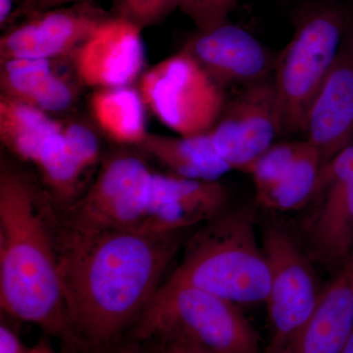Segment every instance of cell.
<instances>
[{
    "label": "cell",
    "instance_id": "cell-30",
    "mask_svg": "<svg viewBox=\"0 0 353 353\" xmlns=\"http://www.w3.org/2000/svg\"><path fill=\"white\" fill-rule=\"evenodd\" d=\"M13 8V0H0V25L3 27L10 17Z\"/></svg>",
    "mask_w": 353,
    "mask_h": 353
},
{
    "label": "cell",
    "instance_id": "cell-28",
    "mask_svg": "<svg viewBox=\"0 0 353 353\" xmlns=\"http://www.w3.org/2000/svg\"><path fill=\"white\" fill-rule=\"evenodd\" d=\"M101 353H157L155 352L154 345L148 341H141L131 339L127 343H114L113 345L102 350Z\"/></svg>",
    "mask_w": 353,
    "mask_h": 353
},
{
    "label": "cell",
    "instance_id": "cell-10",
    "mask_svg": "<svg viewBox=\"0 0 353 353\" xmlns=\"http://www.w3.org/2000/svg\"><path fill=\"white\" fill-rule=\"evenodd\" d=\"M210 134L216 150L232 171L248 174L253 162L282 134L273 76L241 88L227 101Z\"/></svg>",
    "mask_w": 353,
    "mask_h": 353
},
{
    "label": "cell",
    "instance_id": "cell-12",
    "mask_svg": "<svg viewBox=\"0 0 353 353\" xmlns=\"http://www.w3.org/2000/svg\"><path fill=\"white\" fill-rule=\"evenodd\" d=\"M182 50L224 90L234 85L245 88L273 76L276 59L250 32L230 22L208 31L199 30Z\"/></svg>",
    "mask_w": 353,
    "mask_h": 353
},
{
    "label": "cell",
    "instance_id": "cell-22",
    "mask_svg": "<svg viewBox=\"0 0 353 353\" xmlns=\"http://www.w3.org/2000/svg\"><path fill=\"white\" fill-rule=\"evenodd\" d=\"M306 145L305 139L281 141L265 150L248 172L252 178L256 194H262L277 182L301 154Z\"/></svg>",
    "mask_w": 353,
    "mask_h": 353
},
{
    "label": "cell",
    "instance_id": "cell-20",
    "mask_svg": "<svg viewBox=\"0 0 353 353\" xmlns=\"http://www.w3.org/2000/svg\"><path fill=\"white\" fill-rule=\"evenodd\" d=\"M322 165L319 152L307 141L303 152L277 182L256 194L257 202L279 212L305 208L314 196Z\"/></svg>",
    "mask_w": 353,
    "mask_h": 353
},
{
    "label": "cell",
    "instance_id": "cell-26",
    "mask_svg": "<svg viewBox=\"0 0 353 353\" xmlns=\"http://www.w3.org/2000/svg\"><path fill=\"white\" fill-rule=\"evenodd\" d=\"M157 353H212L190 341L169 339V340L152 341Z\"/></svg>",
    "mask_w": 353,
    "mask_h": 353
},
{
    "label": "cell",
    "instance_id": "cell-33",
    "mask_svg": "<svg viewBox=\"0 0 353 353\" xmlns=\"http://www.w3.org/2000/svg\"><path fill=\"white\" fill-rule=\"evenodd\" d=\"M345 268L350 272V275H352L353 278V250L352 255H350V259L348 260L347 264L345 265Z\"/></svg>",
    "mask_w": 353,
    "mask_h": 353
},
{
    "label": "cell",
    "instance_id": "cell-3",
    "mask_svg": "<svg viewBox=\"0 0 353 353\" xmlns=\"http://www.w3.org/2000/svg\"><path fill=\"white\" fill-rule=\"evenodd\" d=\"M169 280L236 304L265 303L270 270L250 208L224 211L190 236Z\"/></svg>",
    "mask_w": 353,
    "mask_h": 353
},
{
    "label": "cell",
    "instance_id": "cell-25",
    "mask_svg": "<svg viewBox=\"0 0 353 353\" xmlns=\"http://www.w3.org/2000/svg\"><path fill=\"white\" fill-rule=\"evenodd\" d=\"M67 145L88 172L94 171L101 158V143L92 130L81 123L63 128Z\"/></svg>",
    "mask_w": 353,
    "mask_h": 353
},
{
    "label": "cell",
    "instance_id": "cell-16",
    "mask_svg": "<svg viewBox=\"0 0 353 353\" xmlns=\"http://www.w3.org/2000/svg\"><path fill=\"white\" fill-rule=\"evenodd\" d=\"M139 148L183 178L216 182L232 171L216 150L210 132L190 137L148 132Z\"/></svg>",
    "mask_w": 353,
    "mask_h": 353
},
{
    "label": "cell",
    "instance_id": "cell-14",
    "mask_svg": "<svg viewBox=\"0 0 353 353\" xmlns=\"http://www.w3.org/2000/svg\"><path fill=\"white\" fill-rule=\"evenodd\" d=\"M305 139L326 164L353 143V29L318 90L304 122Z\"/></svg>",
    "mask_w": 353,
    "mask_h": 353
},
{
    "label": "cell",
    "instance_id": "cell-2",
    "mask_svg": "<svg viewBox=\"0 0 353 353\" xmlns=\"http://www.w3.org/2000/svg\"><path fill=\"white\" fill-rule=\"evenodd\" d=\"M60 213L43 185L12 163L0 166V306L11 317L77 341L67 317L58 259Z\"/></svg>",
    "mask_w": 353,
    "mask_h": 353
},
{
    "label": "cell",
    "instance_id": "cell-6",
    "mask_svg": "<svg viewBox=\"0 0 353 353\" xmlns=\"http://www.w3.org/2000/svg\"><path fill=\"white\" fill-rule=\"evenodd\" d=\"M153 171L145 158L119 150L104 158L83 196L60 213L66 226L158 233L153 206Z\"/></svg>",
    "mask_w": 353,
    "mask_h": 353
},
{
    "label": "cell",
    "instance_id": "cell-9",
    "mask_svg": "<svg viewBox=\"0 0 353 353\" xmlns=\"http://www.w3.org/2000/svg\"><path fill=\"white\" fill-rule=\"evenodd\" d=\"M311 202L301 223L304 250L336 275L353 250V143L322 165Z\"/></svg>",
    "mask_w": 353,
    "mask_h": 353
},
{
    "label": "cell",
    "instance_id": "cell-31",
    "mask_svg": "<svg viewBox=\"0 0 353 353\" xmlns=\"http://www.w3.org/2000/svg\"><path fill=\"white\" fill-rule=\"evenodd\" d=\"M30 353H54L46 343H41L34 348H32Z\"/></svg>",
    "mask_w": 353,
    "mask_h": 353
},
{
    "label": "cell",
    "instance_id": "cell-1",
    "mask_svg": "<svg viewBox=\"0 0 353 353\" xmlns=\"http://www.w3.org/2000/svg\"><path fill=\"white\" fill-rule=\"evenodd\" d=\"M185 232L81 230L60 219V280L77 343L105 350L131 331L161 287Z\"/></svg>",
    "mask_w": 353,
    "mask_h": 353
},
{
    "label": "cell",
    "instance_id": "cell-27",
    "mask_svg": "<svg viewBox=\"0 0 353 353\" xmlns=\"http://www.w3.org/2000/svg\"><path fill=\"white\" fill-rule=\"evenodd\" d=\"M20 336L8 325H0V353H30Z\"/></svg>",
    "mask_w": 353,
    "mask_h": 353
},
{
    "label": "cell",
    "instance_id": "cell-19",
    "mask_svg": "<svg viewBox=\"0 0 353 353\" xmlns=\"http://www.w3.org/2000/svg\"><path fill=\"white\" fill-rule=\"evenodd\" d=\"M145 102L131 87L101 88L90 99V110L101 131L114 143L141 145L146 131Z\"/></svg>",
    "mask_w": 353,
    "mask_h": 353
},
{
    "label": "cell",
    "instance_id": "cell-7",
    "mask_svg": "<svg viewBox=\"0 0 353 353\" xmlns=\"http://www.w3.org/2000/svg\"><path fill=\"white\" fill-rule=\"evenodd\" d=\"M260 240L270 270L265 301L270 336L264 353H288L317 307L323 290L312 260L284 225L269 221Z\"/></svg>",
    "mask_w": 353,
    "mask_h": 353
},
{
    "label": "cell",
    "instance_id": "cell-29",
    "mask_svg": "<svg viewBox=\"0 0 353 353\" xmlns=\"http://www.w3.org/2000/svg\"><path fill=\"white\" fill-rule=\"evenodd\" d=\"M72 1H85V0H32L31 6L36 12H39V11L48 10L50 7Z\"/></svg>",
    "mask_w": 353,
    "mask_h": 353
},
{
    "label": "cell",
    "instance_id": "cell-32",
    "mask_svg": "<svg viewBox=\"0 0 353 353\" xmlns=\"http://www.w3.org/2000/svg\"><path fill=\"white\" fill-rule=\"evenodd\" d=\"M341 353H353V333L350 336V341H347V345L343 348Z\"/></svg>",
    "mask_w": 353,
    "mask_h": 353
},
{
    "label": "cell",
    "instance_id": "cell-15",
    "mask_svg": "<svg viewBox=\"0 0 353 353\" xmlns=\"http://www.w3.org/2000/svg\"><path fill=\"white\" fill-rule=\"evenodd\" d=\"M353 333V278L339 272L288 353H341Z\"/></svg>",
    "mask_w": 353,
    "mask_h": 353
},
{
    "label": "cell",
    "instance_id": "cell-5",
    "mask_svg": "<svg viewBox=\"0 0 353 353\" xmlns=\"http://www.w3.org/2000/svg\"><path fill=\"white\" fill-rule=\"evenodd\" d=\"M294 26L273 71L282 134L303 132L309 108L350 27L343 7L330 1L305 4L297 11Z\"/></svg>",
    "mask_w": 353,
    "mask_h": 353
},
{
    "label": "cell",
    "instance_id": "cell-4",
    "mask_svg": "<svg viewBox=\"0 0 353 353\" xmlns=\"http://www.w3.org/2000/svg\"><path fill=\"white\" fill-rule=\"evenodd\" d=\"M130 332L134 340L178 339L212 353H264L239 304L169 279Z\"/></svg>",
    "mask_w": 353,
    "mask_h": 353
},
{
    "label": "cell",
    "instance_id": "cell-8",
    "mask_svg": "<svg viewBox=\"0 0 353 353\" xmlns=\"http://www.w3.org/2000/svg\"><path fill=\"white\" fill-rule=\"evenodd\" d=\"M139 85L145 105L179 136L210 132L227 103L225 90L183 50L145 71Z\"/></svg>",
    "mask_w": 353,
    "mask_h": 353
},
{
    "label": "cell",
    "instance_id": "cell-13",
    "mask_svg": "<svg viewBox=\"0 0 353 353\" xmlns=\"http://www.w3.org/2000/svg\"><path fill=\"white\" fill-rule=\"evenodd\" d=\"M138 26L111 16L75 51L77 75L88 87H130L143 75L145 48Z\"/></svg>",
    "mask_w": 353,
    "mask_h": 353
},
{
    "label": "cell",
    "instance_id": "cell-21",
    "mask_svg": "<svg viewBox=\"0 0 353 353\" xmlns=\"http://www.w3.org/2000/svg\"><path fill=\"white\" fill-rule=\"evenodd\" d=\"M57 77L50 60H4L0 70L1 94L37 108Z\"/></svg>",
    "mask_w": 353,
    "mask_h": 353
},
{
    "label": "cell",
    "instance_id": "cell-24",
    "mask_svg": "<svg viewBox=\"0 0 353 353\" xmlns=\"http://www.w3.org/2000/svg\"><path fill=\"white\" fill-rule=\"evenodd\" d=\"M239 0H181L179 9L187 15L199 31H208L230 22V14Z\"/></svg>",
    "mask_w": 353,
    "mask_h": 353
},
{
    "label": "cell",
    "instance_id": "cell-11",
    "mask_svg": "<svg viewBox=\"0 0 353 353\" xmlns=\"http://www.w3.org/2000/svg\"><path fill=\"white\" fill-rule=\"evenodd\" d=\"M111 16L83 1L68 8L39 11L0 39L1 61L46 59L75 52L94 30Z\"/></svg>",
    "mask_w": 353,
    "mask_h": 353
},
{
    "label": "cell",
    "instance_id": "cell-17",
    "mask_svg": "<svg viewBox=\"0 0 353 353\" xmlns=\"http://www.w3.org/2000/svg\"><path fill=\"white\" fill-rule=\"evenodd\" d=\"M34 166L44 190L59 213L71 208L88 190L90 172L69 150L63 131L50 134L44 141Z\"/></svg>",
    "mask_w": 353,
    "mask_h": 353
},
{
    "label": "cell",
    "instance_id": "cell-18",
    "mask_svg": "<svg viewBox=\"0 0 353 353\" xmlns=\"http://www.w3.org/2000/svg\"><path fill=\"white\" fill-rule=\"evenodd\" d=\"M63 126L48 113L6 95L0 97V141L14 157L36 164L44 141Z\"/></svg>",
    "mask_w": 353,
    "mask_h": 353
},
{
    "label": "cell",
    "instance_id": "cell-23",
    "mask_svg": "<svg viewBox=\"0 0 353 353\" xmlns=\"http://www.w3.org/2000/svg\"><path fill=\"white\" fill-rule=\"evenodd\" d=\"M181 0H114L115 17L129 21L139 29L157 25L180 6Z\"/></svg>",
    "mask_w": 353,
    "mask_h": 353
}]
</instances>
